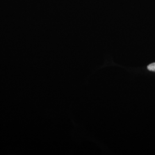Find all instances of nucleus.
I'll return each mask as SVG.
<instances>
[{
    "label": "nucleus",
    "instance_id": "nucleus-1",
    "mask_svg": "<svg viewBox=\"0 0 155 155\" xmlns=\"http://www.w3.org/2000/svg\"><path fill=\"white\" fill-rule=\"evenodd\" d=\"M147 68H148V70H150V71L155 72V63L150 64V65L148 66Z\"/></svg>",
    "mask_w": 155,
    "mask_h": 155
}]
</instances>
